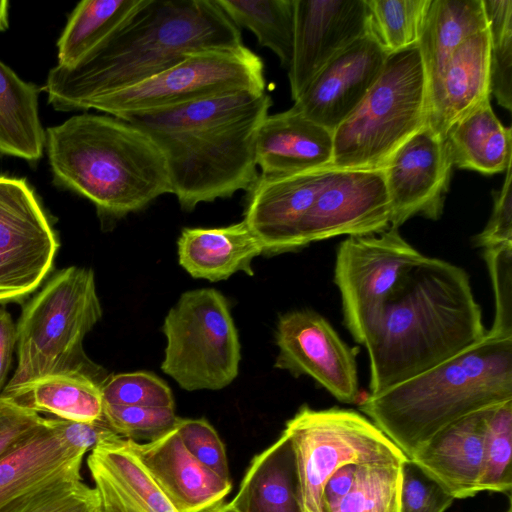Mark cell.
<instances>
[{
  "mask_svg": "<svg viewBox=\"0 0 512 512\" xmlns=\"http://www.w3.org/2000/svg\"><path fill=\"white\" fill-rule=\"evenodd\" d=\"M2 512H102L97 488L83 479L65 481L38 490Z\"/></svg>",
  "mask_w": 512,
  "mask_h": 512,
  "instance_id": "74e56055",
  "label": "cell"
},
{
  "mask_svg": "<svg viewBox=\"0 0 512 512\" xmlns=\"http://www.w3.org/2000/svg\"><path fill=\"white\" fill-rule=\"evenodd\" d=\"M176 430L187 451L198 462L230 480L225 446L206 419L179 418Z\"/></svg>",
  "mask_w": 512,
  "mask_h": 512,
  "instance_id": "b9f144b4",
  "label": "cell"
},
{
  "mask_svg": "<svg viewBox=\"0 0 512 512\" xmlns=\"http://www.w3.org/2000/svg\"><path fill=\"white\" fill-rule=\"evenodd\" d=\"M486 333L468 273L424 255L398 283L364 343L370 361L369 394L458 355Z\"/></svg>",
  "mask_w": 512,
  "mask_h": 512,
  "instance_id": "3957f363",
  "label": "cell"
},
{
  "mask_svg": "<svg viewBox=\"0 0 512 512\" xmlns=\"http://www.w3.org/2000/svg\"><path fill=\"white\" fill-rule=\"evenodd\" d=\"M272 105L265 91L239 90L126 120L162 152L171 194L185 211L250 191L259 175L256 137Z\"/></svg>",
  "mask_w": 512,
  "mask_h": 512,
  "instance_id": "7a4b0ae2",
  "label": "cell"
},
{
  "mask_svg": "<svg viewBox=\"0 0 512 512\" xmlns=\"http://www.w3.org/2000/svg\"><path fill=\"white\" fill-rule=\"evenodd\" d=\"M85 451L69 444L56 418L44 424L0 459V512L38 490L83 479Z\"/></svg>",
  "mask_w": 512,
  "mask_h": 512,
  "instance_id": "d6986e66",
  "label": "cell"
},
{
  "mask_svg": "<svg viewBox=\"0 0 512 512\" xmlns=\"http://www.w3.org/2000/svg\"><path fill=\"white\" fill-rule=\"evenodd\" d=\"M511 128L501 124L490 98L483 100L448 131L445 139L453 167L491 175L512 162Z\"/></svg>",
  "mask_w": 512,
  "mask_h": 512,
  "instance_id": "484cf974",
  "label": "cell"
},
{
  "mask_svg": "<svg viewBox=\"0 0 512 512\" xmlns=\"http://www.w3.org/2000/svg\"><path fill=\"white\" fill-rule=\"evenodd\" d=\"M180 266L193 278L220 281L242 271L263 250L246 222L216 228H184L177 241Z\"/></svg>",
  "mask_w": 512,
  "mask_h": 512,
  "instance_id": "cb8c5ba5",
  "label": "cell"
},
{
  "mask_svg": "<svg viewBox=\"0 0 512 512\" xmlns=\"http://www.w3.org/2000/svg\"><path fill=\"white\" fill-rule=\"evenodd\" d=\"M238 27L249 29L258 44L272 50L288 69L293 52L294 0H216Z\"/></svg>",
  "mask_w": 512,
  "mask_h": 512,
  "instance_id": "1f68e13d",
  "label": "cell"
},
{
  "mask_svg": "<svg viewBox=\"0 0 512 512\" xmlns=\"http://www.w3.org/2000/svg\"><path fill=\"white\" fill-rule=\"evenodd\" d=\"M55 185L92 202L101 219L117 220L171 193L165 158L132 123L77 114L45 131Z\"/></svg>",
  "mask_w": 512,
  "mask_h": 512,
  "instance_id": "277c9868",
  "label": "cell"
},
{
  "mask_svg": "<svg viewBox=\"0 0 512 512\" xmlns=\"http://www.w3.org/2000/svg\"><path fill=\"white\" fill-rule=\"evenodd\" d=\"M486 409L448 425L409 458L454 499L480 492Z\"/></svg>",
  "mask_w": 512,
  "mask_h": 512,
  "instance_id": "7402d4cb",
  "label": "cell"
},
{
  "mask_svg": "<svg viewBox=\"0 0 512 512\" xmlns=\"http://www.w3.org/2000/svg\"><path fill=\"white\" fill-rule=\"evenodd\" d=\"M391 227L383 169L334 168L308 210L303 247L336 236H360Z\"/></svg>",
  "mask_w": 512,
  "mask_h": 512,
  "instance_id": "5bb4252c",
  "label": "cell"
},
{
  "mask_svg": "<svg viewBox=\"0 0 512 512\" xmlns=\"http://www.w3.org/2000/svg\"><path fill=\"white\" fill-rule=\"evenodd\" d=\"M209 512H239L235 507L229 503H221Z\"/></svg>",
  "mask_w": 512,
  "mask_h": 512,
  "instance_id": "681fc988",
  "label": "cell"
},
{
  "mask_svg": "<svg viewBox=\"0 0 512 512\" xmlns=\"http://www.w3.org/2000/svg\"><path fill=\"white\" fill-rule=\"evenodd\" d=\"M265 87L263 61L245 45L208 49L138 84L92 100L85 110L124 119L233 91H265Z\"/></svg>",
  "mask_w": 512,
  "mask_h": 512,
  "instance_id": "30bf717a",
  "label": "cell"
},
{
  "mask_svg": "<svg viewBox=\"0 0 512 512\" xmlns=\"http://www.w3.org/2000/svg\"><path fill=\"white\" fill-rule=\"evenodd\" d=\"M357 468L358 465L346 464L329 477L322 493L324 512H336L338 510L355 482Z\"/></svg>",
  "mask_w": 512,
  "mask_h": 512,
  "instance_id": "f6af8a7d",
  "label": "cell"
},
{
  "mask_svg": "<svg viewBox=\"0 0 512 512\" xmlns=\"http://www.w3.org/2000/svg\"><path fill=\"white\" fill-rule=\"evenodd\" d=\"M494 294L495 313L490 335L512 338V244L484 249Z\"/></svg>",
  "mask_w": 512,
  "mask_h": 512,
  "instance_id": "ab89813d",
  "label": "cell"
},
{
  "mask_svg": "<svg viewBox=\"0 0 512 512\" xmlns=\"http://www.w3.org/2000/svg\"><path fill=\"white\" fill-rule=\"evenodd\" d=\"M389 56L368 33L330 60L292 108L333 133L368 93Z\"/></svg>",
  "mask_w": 512,
  "mask_h": 512,
  "instance_id": "e0dca14e",
  "label": "cell"
},
{
  "mask_svg": "<svg viewBox=\"0 0 512 512\" xmlns=\"http://www.w3.org/2000/svg\"><path fill=\"white\" fill-rule=\"evenodd\" d=\"M452 168L446 139L425 124L383 168L391 206V227L398 229L416 215L439 219Z\"/></svg>",
  "mask_w": 512,
  "mask_h": 512,
  "instance_id": "9a60e30c",
  "label": "cell"
},
{
  "mask_svg": "<svg viewBox=\"0 0 512 512\" xmlns=\"http://www.w3.org/2000/svg\"><path fill=\"white\" fill-rule=\"evenodd\" d=\"M87 465L101 499L102 512H133L100 466L87 458Z\"/></svg>",
  "mask_w": 512,
  "mask_h": 512,
  "instance_id": "bcb514c9",
  "label": "cell"
},
{
  "mask_svg": "<svg viewBox=\"0 0 512 512\" xmlns=\"http://www.w3.org/2000/svg\"><path fill=\"white\" fill-rule=\"evenodd\" d=\"M275 340L276 368L311 377L340 402L357 400V350L323 316L309 309L287 312L278 319Z\"/></svg>",
  "mask_w": 512,
  "mask_h": 512,
  "instance_id": "4fadbf2b",
  "label": "cell"
},
{
  "mask_svg": "<svg viewBox=\"0 0 512 512\" xmlns=\"http://www.w3.org/2000/svg\"><path fill=\"white\" fill-rule=\"evenodd\" d=\"M39 89L0 61V153L38 161L45 146L38 109Z\"/></svg>",
  "mask_w": 512,
  "mask_h": 512,
  "instance_id": "83f0119b",
  "label": "cell"
},
{
  "mask_svg": "<svg viewBox=\"0 0 512 512\" xmlns=\"http://www.w3.org/2000/svg\"><path fill=\"white\" fill-rule=\"evenodd\" d=\"M423 257L393 227L349 236L339 244L334 282L340 292L345 326L357 343L364 345L398 283Z\"/></svg>",
  "mask_w": 512,
  "mask_h": 512,
  "instance_id": "8fae6325",
  "label": "cell"
},
{
  "mask_svg": "<svg viewBox=\"0 0 512 512\" xmlns=\"http://www.w3.org/2000/svg\"><path fill=\"white\" fill-rule=\"evenodd\" d=\"M103 419L121 438L153 441L176 427L174 407L120 406L103 403Z\"/></svg>",
  "mask_w": 512,
  "mask_h": 512,
  "instance_id": "8d00e7d4",
  "label": "cell"
},
{
  "mask_svg": "<svg viewBox=\"0 0 512 512\" xmlns=\"http://www.w3.org/2000/svg\"><path fill=\"white\" fill-rule=\"evenodd\" d=\"M369 33L365 0H294V40L288 68L295 101L337 54Z\"/></svg>",
  "mask_w": 512,
  "mask_h": 512,
  "instance_id": "2e32d148",
  "label": "cell"
},
{
  "mask_svg": "<svg viewBox=\"0 0 512 512\" xmlns=\"http://www.w3.org/2000/svg\"><path fill=\"white\" fill-rule=\"evenodd\" d=\"M284 432L295 452L302 512H324V485L346 464L402 465L408 460L371 420L350 409L303 405Z\"/></svg>",
  "mask_w": 512,
  "mask_h": 512,
  "instance_id": "ba28073f",
  "label": "cell"
},
{
  "mask_svg": "<svg viewBox=\"0 0 512 512\" xmlns=\"http://www.w3.org/2000/svg\"><path fill=\"white\" fill-rule=\"evenodd\" d=\"M427 116V76L416 45L389 56L368 93L334 130L331 167L383 169Z\"/></svg>",
  "mask_w": 512,
  "mask_h": 512,
  "instance_id": "52a82bcc",
  "label": "cell"
},
{
  "mask_svg": "<svg viewBox=\"0 0 512 512\" xmlns=\"http://www.w3.org/2000/svg\"><path fill=\"white\" fill-rule=\"evenodd\" d=\"M8 6V1L0 0V32L8 27Z\"/></svg>",
  "mask_w": 512,
  "mask_h": 512,
  "instance_id": "c3c4849f",
  "label": "cell"
},
{
  "mask_svg": "<svg viewBox=\"0 0 512 512\" xmlns=\"http://www.w3.org/2000/svg\"><path fill=\"white\" fill-rule=\"evenodd\" d=\"M148 0H83L70 14L57 42L58 65L72 67L106 43Z\"/></svg>",
  "mask_w": 512,
  "mask_h": 512,
  "instance_id": "f1b7e54d",
  "label": "cell"
},
{
  "mask_svg": "<svg viewBox=\"0 0 512 512\" xmlns=\"http://www.w3.org/2000/svg\"><path fill=\"white\" fill-rule=\"evenodd\" d=\"M255 159L263 176L331 167L333 133L292 107L268 114L257 133Z\"/></svg>",
  "mask_w": 512,
  "mask_h": 512,
  "instance_id": "603a6c76",
  "label": "cell"
},
{
  "mask_svg": "<svg viewBox=\"0 0 512 512\" xmlns=\"http://www.w3.org/2000/svg\"><path fill=\"white\" fill-rule=\"evenodd\" d=\"M369 34L390 55L418 45L431 0H365Z\"/></svg>",
  "mask_w": 512,
  "mask_h": 512,
  "instance_id": "d6a6232c",
  "label": "cell"
},
{
  "mask_svg": "<svg viewBox=\"0 0 512 512\" xmlns=\"http://www.w3.org/2000/svg\"><path fill=\"white\" fill-rule=\"evenodd\" d=\"M162 371L184 390H219L239 371L241 346L226 297L214 288L184 292L167 313Z\"/></svg>",
  "mask_w": 512,
  "mask_h": 512,
  "instance_id": "9c48e42d",
  "label": "cell"
},
{
  "mask_svg": "<svg viewBox=\"0 0 512 512\" xmlns=\"http://www.w3.org/2000/svg\"><path fill=\"white\" fill-rule=\"evenodd\" d=\"M453 500L410 459L402 463L399 512H445Z\"/></svg>",
  "mask_w": 512,
  "mask_h": 512,
  "instance_id": "60d3db41",
  "label": "cell"
},
{
  "mask_svg": "<svg viewBox=\"0 0 512 512\" xmlns=\"http://www.w3.org/2000/svg\"><path fill=\"white\" fill-rule=\"evenodd\" d=\"M57 250L56 235L26 181L0 175V303L35 291Z\"/></svg>",
  "mask_w": 512,
  "mask_h": 512,
  "instance_id": "7c38bea8",
  "label": "cell"
},
{
  "mask_svg": "<svg viewBox=\"0 0 512 512\" xmlns=\"http://www.w3.org/2000/svg\"><path fill=\"white\" fill-rule=\"evenodd\" d=\"M512 400L485 410L484 465L479 489L505 493L512 489Z\"/></svg>",
  "mask_w": 512,
  "mask_h": 512,
  "instance_id": "836d02e7",
  "label": "cell"
},
{
  "mask_svg": "<svg viewBox=\"0 0 512 512\" xmlns=\"http://www.w3.org/2000/svg\"><path fill=\"white\" fill-rule=\"evenodd\" d=\"M45 422L39 413L0 396V459L21 444Z\"/></svg>",
  "mask_w": 512,
  "mask_h": 512,
  "instance_id": "7bdbcfd3",
  "label": "cell"
},
{
  "mask_svg": "<svg viewBox=\"0 0 512 512\" xmlns=\"http://www.w3.org/2000/svg\"><path fill=\"white\" fill-rule=\"evenodd\" d=\"M15 345L16 326L10 313L0 309V393L4 388Z\"/></svg>",
  "mask_w": 512,
  "mask_h": 512,
  "instance_id": "7dc6e473",
  "label": "cell"
},
{
  "mask_svg": "<svg viewBox=\"0 0 512 512\" xmlns=\"http://www.w3.org/2000/svg\"><path fill=\"white\" fill-rule=\"evenodd\" d=\"M10 399L37 413H50L64 420L103 419L100 383L80 372L44 376L21 388Z\"/></svg>",
  "mask_w": 512,
  "mask_h": 512,
  "instance_id": "f546056e",
  "label": "cell"
},
{
  "mask_svg": "<svg viewBox=\"0 0 512 512\" xmlns=\"http://www.w3.org/2000/svg\"><path fill=\"white\" fill-rule=\"evenodd\" d=\"M333 167L289 175H260L249 191L244 221L264 254L303 247V220Z\"/></svg>",
  "mask_w": 512,
  "mask_h": 512,
  "instance_id": "ac0fdd59",
  "label": "cell"
},
{
  "mask_svg": "<svg viewBox=\"0 0 512 512\" xmlns=\"http://www.w3.org/2000/svg\"><path fill=\"white\" fill-rule=\"evenodd\" d=\"M490 50L487 28L451 54L438 81L428 91L426 124L442 138L465 114L490 98Z\"/></svg>",
  "mask_w": 512,
  "mask_h": 512,
  "instance_id": "44dd1931",
  "label": "cell"
},
{
  "mask_svg": "<svg viewBox=\"0 0 512 512\" xmlns=\"http://www.w3.org/2000/svg\"><path fill=\"white\" fill-rule=\"evenodd\" d=\"M150 477L179 512H209L223 503L232 484L198 462L176 427L145 442L128 440Z\"/></svg>",
  "mask_w": 512,
  "mask_h": 512,
  "instance_id": "ffe728a7",
  "label": "cell"
},
{
  "mask_svg": "<svg viewBox=\"0 0 512 512\" xmlns=\"http://www.w3.org/2000/svg\"><path fill=\"white\" fill-rule=\"evenodd\" d=\"M506 512H512L511 505L509 506L508 510Z\"/></svg>",
  "mask_w": 512,
  "mask_h": 512,
  "instance_id": "f907efd6",
  "label": "cell"
},
{
  "mask_svg": "<svg viewBox=\"0 0 512 512\" xmlns=\"http://www.w3.org/2000/svg\"><path fill=\"white\" fill-rule=\"evenodd\" d=\"M490 35L491 93L500 106L512 109V1L483 0Z\"/></svg>",
  "mask_w": 512,
  "mask_h": 512,
  "instance_id": "d590c367",
  "label": "cell"
},
{
  "mask_svg": "<svg viewBox=\"0 0 512 512\" xmlns=\"http://www.w3.org/2000/svg\"><path fill=\"white\" fill-rule=\"evenodd\" d=\"M230 504L239 512H302L295 452L284 431L252 459Z\"/></svg>",
  "mask_w": 512,
  "mask_h": 512,
  "instance_id": "d4e9b609",
  "label": "cell"
},
{
  "mask_svg": "<svg viewBox=\"0 0 512 512\" xmlns=\"http://www.w3.org/2000/svg\"><path fill=\"white\" fill-rule=\"evenodd\" d=\"M401 465H358L355 482L336 512H399Z\"/></svg>",
  "mask_w": 512,
  "mask_h": 512,
  "instance_id": "e575fe53",
  "label": "cell"
},
{
  "mask_svg": "<svg viewBox=\"0 0 512 512\" xmlns=\"http://www.w3.org/2000/svg\"><path fill=\"white\" fill-rule=\"evenodd\" d=\"M101 316L91 269L71 266L57 273L22 312L16 326L17 368L0 396L10 398L53 374L80 372L94 378L83 340Z\"/></svg>",
  "mask_w": 512,
  "mask_h": 512,
  "instance_id": "8992f818",
  "label": "cell"
},
{
  "mask_svg": "<svg viewBox=\"0 0 512 512\" xmlns=\"http://www.w3.org/2000/svg\"><path fill=\"white\" fill-rule=\"evenodd\" d=\"M133 512H179L160 490L127 439L99 444L89 456Z\"/></svg>",
  "mask_w": 512,
  "mask_h": 512,
  "instance_id": "4dcf8cb0",
  "label": "cell"
},
{
  "mask_svg": "<svg viewBox=\"0 0 512 512\" xmlns=\"http://www.w3.org/2000/svg\"><path fill=\"white\" fill-rule=\"evenodd\" d=\"M488 28L483 0H431L418 42L428 91L451 54L468 38Z\"/></svg>",
  "mask_w": 512,
  "mask_h": 512,
  "instance_id": "4316f807",
  "label": "cell"
},
{
  "mask_svg": "<svg viewBox=\"0 0 512 512\" xmlns=\"http://www.w3.org/2000/svg\"><path fill=\"white\" fill-rule=\"evenodd\" d=\"M512 400V338L485 337L458 355L369 394L360 410L409 459L442 429Z\"/></svg>",
  "mask_w": 512,
  "mask_h": 512,
  "instance_id": "5b68a950",
  "label": "cell"
},
{
  "mask_svg": "<svg viewBox=\"0 0 512 512\" xmlns=\"http://www.w3.org/2000/svg\"><path fill=\"white\" fill-rule=\"evenodd\" d=\"M512 172L511 164L506 169V176L501 189L494 195L491 216L475 238L477 246L483 249L512 244Z\"/></svg>",
  "mask_w": 512,
  "mask_h": 512,
  "instance_id": "ee69618b",
  "label": "cell"
},
{
  "mask_svg": "<svg viewBox=\"0 0 512 512\" xmlns=\"http://www.w3.org/2000/svg\"><path fill=\"white\" fill-rule=\"evenodd\" d=\"M242 46L240 28L216 0H148L77 64L53 67L43 90L57 111L85 110L92 100L138 84L194 52Z\"/></svg>",
  "mask_w": 512,
  "mask_h": 512,
  "instance_id": "6da1fadb",
  "label": "cell"
},
{
  "mask_svg": "<svg viewBox=\"0 0 512 512\" xmlns=\"http://www.w3.org/2000/svg\"><path fill=\"white\" fill-rule=\"evenodd\" d=\"M100 388L105 404L174 407L173 394L167 383L149 372L115 374L102 381Z\"/></svg>",
  "mask_w": 512,
  "mask_h": 512,
  "instance_id": "f35d334b",
  "label": "cell"
}]
</instances>
